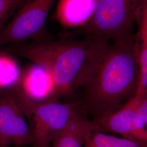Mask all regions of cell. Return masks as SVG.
Wrapping results in <instances>:
<instances>
[{
	"instance_id": "6da1fadb",
	"label": "cell",
	"mask_w": 147,
	"mask_h": 147,
	"mask_svg": "<svg viewBox=\"0 0 147 147\" xmlns=\"http://www.w3.org/2000/svg\"><path fill=\"white\" fill-rule=\"evenodd\" d=\"M110 44L103 40L84 37L21 43L9 50L46 70L58 96L67 98L88 84Z\"/></svg>"
},
{
	"instance_id": "7a4b0ae2",
	"label": "cell",
	"mask_w": 147,
	"mask_h": 147,
	"mask_svg": "<svg viewBox=\"0 0 147 147\" xmlns=\"http://www.w3.org/2000/svg\"><path fill=\"white\" fill-rule=\"evenodd\" d=\"M138 81L135 35L112 42L84 87L81 110L93 120L117 110L135 95Z\"/></svg>"
},
{
	"instance_id": "3957f363",
	"label": "cell",
	"mask_w": 147,
	"mask_h": 147,
	"mask_svg": "<svg viewBox=\"0 0 147 147\" xmlns=\"http://www.w3.org/2000/svg\"><path fill=\"white\" fill-rule=\"evenodd\" d=\"M13 90L26 118L31 120L33 147H50L55 138L82 112L80 102L62 103L51 99L35 102Z\"/></svg>"
},
{
	"instance_id": "277c9868",
	"label": "cell",
	"mask_w": 147,
	"mask_h": 147,
	"mask_svg": "<svg viewBox=\"0 0 147 147\" xmlns=\"http://www.w3.org/2000/svg\"><path fill=\"white\" fill-rule=\"evenodd\" d=\"M145 0H95L89 20L82 27L84 37L110 42L133 37L137 12Z\"/></svg>"
},
{
	"instance_id": "5b68a950",
	"label": "cell",
	"mask_w": 147,
	"mask_h": 147,
	"mask_svg": "<svg viewBox=\"0 0 147 147\" xmlns=\"http://www.w3.org/2000/svg\"><path fill=\"white\" fill-rule=\"evenodd\" d=\"M55 0H26L0 32V47L39 36Z\"/></svg>"
},
{
	"instance_id": "8992f818",
	"label": "cell",
	"mask_w": 147,
	"mask_h": 147,
	"mask_svg": "<svg viewBox=\"0 0 147 147\" xmlns=\"http://www.w3.org/2000/svg\"><path fill=\"white\" fill-rule=\"evenodd\" d=\"M14 90L0 92V147L32 144L30 125Z\"/></svg>"
},
{
	"instance_id": "52a82bcc",
	"label": "cell",
	"mask_w": 147,
	"mask_h": 147,
	"mask_svg": "<svg viewBox=\"0 0 147 147\" xmlns=\"http://www.w3.org/2000/svg\"><path fill=\"white\" fill-rule=\"evenodd\" d=\"M144 96L135 94L117 110L90 121L93 127L101 131L115 134L130 140L147 143L138 133L135 124L137 106Z\"/></svg>"
},
{
	"instance_id": "ba28073f",
	"label": "cell",
	"mask_w": 147,
	"mask_h": 147,
	"mask_svg": "<svg viewBox=\"0 0 147 147\" xmlns=\"http://www.w3.org/2000/svg\"><path fill=\"white\" fill-rule=\"evenodd\" d=\"M14 90L35 102L57 99L58 97L50 75L35 64L22 71L19 83Z\"/></svg>"
},
{
	"instance_id": "9c48e42d",
	"label": "cell",
	"mask_w": 147,
	"mask_h": 147,
	"mask_svg": "<svg viewBox=\"0 0 147 147\" xmlns=\"http://www.w3.org/2000/svg\"><path fill=\"white\" fill-rule=\"evenodd\" d=\"M95 3V0H61L57 18L66 27L83 26L92 16Z\"/></svg>"
},
{
	"instance_id": "30bf717a",
	"label": "cell",
	"mask_w": 147,
	"mask_h": 147,
	"mask_svg": "<svg viewBox=\"0 0 147 147\" xmlns=\"http://www.w3.org/2000/svg\"><path fill=\"white\" fill-rule=\"evenodd\" d=\"M91 122L83 112L53 140L50 147H84Z\"/></svg>"
},
{
	"instance_id": "8fae6325",
	"label": "cell",
	"mask_w": 147,
	"mask_h": 147,
	"mask_svg": "<svg viewBox=\"0 0 147 147\" xmlns=\"http://www.w3.org/2000/svg\"><path fill=\"white\" fill-rule=\"evenodd\" d=\"M84 147H147V143L136 142L98 130L93 127L91 123L86 137Z\"/></svg>"
},
{
	"instance_id": "7c38bea8",
	"label": "cell",
	"mask_w": 147,
	"mask_h": 147,
	"mask_svg": "<svg viewBox=\"0 0 147 147\" xmlns=\"http://www.w3.org/2000/svg\"><path fill=\"white\" fill-rule=\"evenodd\" d=\"M22 71L12 56L0 53V92L15 89L19 83Z\"/></svg>"
},
{
	"instance_id": "4fadbf2b",
	"label": "cell",
	"mask_w": 147,
	"mask_h": 147,
	"mask_svg": "<svg viewBox=\"0 0 147 147\" xmlns=\"http://www.w3.org/2000/svg\"><path fill=\"white\" fill-rule=\"evenodd\" d=\"M137 63L138 68V81L135 94L147 95V28H138L135 34Z\"/></svg>"
},
{
	"instance_id": "5bb4252c",
	"label": "cell",
	"mask_w": 147,
	"mask_h": 147,
	"mask_svg": "<svg viewBox=\"0 0 147 147\" xmlns=\"http://www.w3.org/2000/svg\"><path fill=\"white\" fill-rule=\"evenodd\" d=\"M26 0H0V32L14 13L18 11Z\"/></svg>"
}]
</instances>
